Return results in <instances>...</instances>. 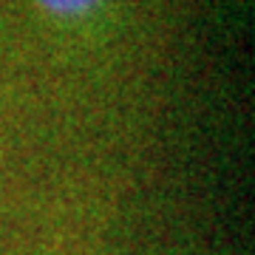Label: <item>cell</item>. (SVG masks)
<instances>
[{"label": "cell", "mask_w": 255, "mask_h": 255, "mask_svg": "<svg viewBox=\"0 0 255 255\" xmlns=\"http://www.w3.org/2000/svg\"><path fill=\"white\" fill-rule=\"evenodd\" d=\"M80 255H82V253H80Z\"/></svg>", "instance_id": "7a4b0ae2"}, {"label": "cell", "mask_w": 255, "mask_h": 255, "mask_svg": "<svg viewBox=\"0 0 255 255\" xmlns=\"http://www.w3.org/2000/svg\"><path fill=\"white\" fill-rule=\"evenodd\" d=\"M37 11L54 23L60 31L68 34H85L97 23L108 17L111 0H31Z\"/></svg>", "instance_id": "6da1fadb"}]
</instances>
